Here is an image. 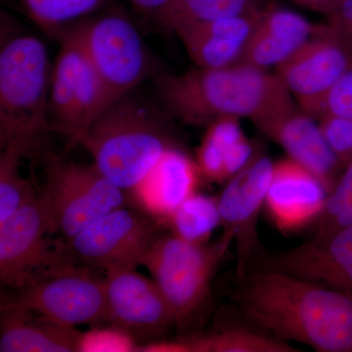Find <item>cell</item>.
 <instances>
[{"label":"cell","mask_w":352,"mask_h":352,"mask_svg":"<svg viewBox=\"0 0 352 352\" xmlns=\"http://www.w3.org/2000/svg\"><path fill=\"white\" fill-rule=\"evenodd\" d=\"M242 281L240 308L256 327L317 351H352L351 295L270 268Z\"/></svg>","instance_id":"cell-1"},{"label":"cell","mask_w":352,"mask_h":352,"mask_svg":"<svg viewBox=\"0 0 352 352\" xmlns=\"http://www.w3.org/2000/svg\"><path fill=\"white\" fill-rule=\"evenodd\" d=\"M160 107L189 124H210L224 117L261 124L295 108L292 94L275 74L249 65L160 73L154 78Z\"/></svg>","instance_id":"cell-2"},{"label":"cell","mask_w":352,"mask_h":352,"mask_svg":"<svg viewBox=\"0 0 352 352\" xmlns=\"http://www.w3.org/2000/svg\"><path fill=\"white\" fill-rule=\"evenodd\" d=\"M168 116L131 94L116 101L83 131L78 141L113 184L131 191L166 150L175 147Z\"/></svg>","instance_id":"cell-3"},{"label":"cell","mask_w":352,"mask_h":352,"mask_svg":"<svg viewBox=\"0 0 352 352\" xmlns=\"http://www.w3.org/2000/svg\"><path fill=\"white\" fill-rule=\"evenodd\" d=\"M50 66L47 48L36 36L2 39L0 50V147L24 146L29 157L43 151L52 132L50 119Z\"/></svg>","instance_id":"cell-4"},{"label":"cell","mask_w":352,"mask_h":352,"mask_svg":"<svg viewBox=\"0 0 352 352\" xmlns=\"http://www.w3.org/2000/svg\"><path fill=\"white\" fill-rule=\"evenodd\" d=\"M55 38L75 43L100 80L104 110L153 73L151 58L133 23L119 10L103 11L76 21Z\"/></svg>","instance_id":"cell-5"},{"label":"cell","mask_w":352,"mask_h":352,"mask_svg":"<svg viewBox=\"0 0 352 352\" xmlns=\"http://www.w3.org/2000/svg\"><path fill=\"white\" fill-rule=\"evenodd\" d=\"M234 242L224 232L212 244H194L171 234L160 235L146 254L142 266L170 305L175 326L185 327L207 302L217 268Z\"/></svg>","instance_id":"cell-6"},{"label":"cell","mask_w":352,"mask_h":352,"mask_svg":"<svg viewBox=\"0 0 352 352\" xmlns=\"http://www.w3.org/2000/svg\"><path fill=\"white\" fill-rule=\"evenodd\" d=\"M65 261L39 273L6 300L69 326L110 323L105 275Z\"/></svg>","instance_id":"cell-7"},{"label":"cell","mask_w":352,"mask_h":352,"mask_svg":"<svg viewBox=\"0 0 352 352\" xmlns=\"http://www.w3.org/2000/svg\"><path fill=\"white\" fill-rule=\"evenodd\" d=\"M41 196L53 234L61 235L64 242L126 204V192L94 164L75 163L55 155L46 157V186Z\"/></svg>","instance_id":"cell-8"},{"label":"cell","mask_w":352,"mask_h":352,"mask_svg":"<svg viewBox=\"0 0 352 352\" xmlns=\"http://www.w3.org/2000/svg\"><path fill=\"white\" fill-rule=\"evenodd\" d=\"M53 234L43 196L36 194L0 223V281L14 291L43 271L74 261L64 243L52 247Z\"/></svg>","instance_id":"cell-9"},{"label":"cell","mask_w":352,"mask_h":352,"mask_svg":"<svg viewBox=\"0 0 352 352\" xmlns=\"http://www.w3.org/2000/svg\"><path fill=\"white\" fill-rule=\"evenodd\" d=\"M61 50L50 78V119L52 132L68 138L69 150L78 145L88 126L104 111L100 80L80 48L58 38Z\"/></svg>","instance_id":"cell-10"},{"label":"cell","mask_w":352,"mask_h":352,"mask_svg":"<svg viewBox=\"0 0 352 352\" xmlns=\"http://www.w3.org/2000/svg\"><path fill=\"white\" fill-rule=\"evenodd\" d=\"M150 217L124 207L95 220L82 232L64 242L67 254L76 263L95 268L142 266L146 254L159 237Z\"/></svg>","instance_id":"cell-11"},{"label":"cell","mask_w":352,"mask_h":352,"mask_svg":"<svg viewBox=\"0 0 352 352\" xmlns=\"http://www.w3.org/2000/svg\"><path fill=\"white\" fill-rule=\"evenodd\" d=\"M351 61V44L330 25H322L300 50L275 68V75L295 96L300 110L318 120L326 97Z\"/></svg>","instance_id":"cell-12"},{"label":"cell","mask_w":352,"mask_h":352,"mask_svg":"<svg viewBox=\"0 0 352 352\" xmlns=\"http://www.w3.org/2000/svg\"><path fill=\"white\" fill-rule=\"evenodd\" d=\"M274 164L265 155H254L229 179L219 198L221 226L233 236L236 274L245 279L259 251L258 217L265 205Z\"/></svg>","instance_id":"cell-13"},{"label":"cell","mask_w":352,"mask_h":352,"mask_svg":"<svg viewBox=\"0 0 352 352\" xmlns=\"http://www.w3.org/2000/svg\"><path fill=\"white\" fill-rule=\"evenodd\" d=\"M106 289L110 323L140 337H161L171 326L175 317L161 289L153 279L138 268H105Z\"/></svg>","instance_id":"cell-14"},{"label":"cell","mask_w":352,"mask_h":352,"mask_svg":"<svg viewBox=\"0 0 352 352\" xmlns=\"http://www.w3.org/2000/svg\"><path fill=\"white\" fill-rule=\"evenodd\" d=\"M266 263L270 270L352 296V227L278 252Z\"/></svg>","instance_id":"cell-15"},{"label":"cell","mask_w":352,"mask_h":352,"mask_svg":"<svg viewBox=\"0 0 352 352\" xmlns=\"http://www.w3.org/2000/svg\"><path fill=\"white\" fill-rule=\"evenodd\" d=\"M328 195L314 173L287 157L274 164L265 207L280 231L294 232L320 217Z\"/></svg>","instance_id":"cell-16"},{"label":"cell","mask_w":352,"mask_h":352,"mask_svg":"<svg viewBox=\"0 0 352 352\" xmlns=\"http://www.w3.org/2000/svg\"><path fill=\"white\" fill-rule=\"evenodd\" d=\"M256 126L281 146L289 159L314 173L331 193L342 166L326 142L316 120L295 107Z\"/></svg>","instance_id":"cell-17"},{"label":"cell","mask_w":352,"mask_h":352,"mask_svg":"<svg viewBox=\"0 0 352 352\" xmlns=\"http://www.w3.org/2000/svg\"><path fill=\"white\" fill-rule=\"evenodd\" d=\"M259 14L254 7L239 15L190 25L176 36L198 68H226L240 63Z\"/></svg>","instance_id":"cell-18"},{"label":"cell","mask_w":352,"mask_h":352,"mask_svg":"<svg viewBox=\"0 0 352 352\" xmlns=\"http://www.w3.org/2000/svg\"><path fill=\"white\" fill-rule=\"evenodd\" d=\"M200 176L196 162L175 146L164 153L131 192L145 212L168 221L183 201L196 193Z\"/></svg>","instance_id":"cell-19"},{"label":"cell","mask_w":352,"mask_h":352,"mask_svg":"<svg viewBox=\"0 0 352 352\" xmlns=\"http://www.w3.org/2000/svg\"><path fill=\"white\" fill-rule=\"evenodd\" d=\"M318 28L288 9L261 10L239 64L265 71L276 68L300 50Z\"/></svg>","instance_id":"cell-20"},{"label":"cell","mask_w":352,"mask_h":352,"mask_svg":"<svg viewBox=\"0 0 352 352\" xmlns=\"http://www.w3.org/2000/svg\"><path fill=\"white\" fill-rule=\"evenodd\" d=\"M0 351L78 352L80 332L2 300Z\"/></svg>","instance_id":"cell-21"},{"label":"cell","mask_w":352,"mask_h":352,"mask_svg":"<svg viewBox=\"0 0 352 352\" xmlns=\"http://www.w3.org/2000/svg\"><path fill=\"white\" fill-rule=\"evenodd\" d=\"M254 155L239 119L224 117L208 124L197 150L196 163L201 176L222 182L243 170Z\"/></svg>","instance_id":"cell-22"},{"label":"cell","mask_w":352,"mask_h":352,"mask_svg":"<svg viewBox=\"0 0 352 352\" xmlns=\"http://www.w3.org/2000/svg\"><path fill=\"white\" fill-rule=\"evenodd\" d=\"M173 235L194 244H206L221 226L219 199L194 193L168 219Z\"/></svg>","instance_id":"cell-23"},{"label":"cell","mask_w":352,"mask_h":352,"mask_svg":"<svg viewBox=\"0 0 352 352\" xmlns=\"http://www.w3.org/2000/svg\"><path fill=\"white\" fill-rule=\"evenodd\" d=\"M252 8L251 0H173L159 25L176 34L190 25L239 15Z\"/></svg>","instance_id":"cell-24"},{"label":"cell","mask_w":352,"mask_h":352,"mask_svg":"<svg viewBox=\"0 0 352 352\" xmlns=\"http://www.w3.org/2000/svg\"><path fill=\"white\" fill-rule=\"evenodd\" d=\"M191 352H295L284 340L248 329H227L186 339Z\"/></svg>","instance_id":"cell-25"},{"label":"cell","mask_w":352,"mask_h":352,"mask_svg":"<svg viewBox=\"0 0 352 352\" xmlns=\"http://www.w3.org/2000/svg\"><path fill=\"white\" fill-rule=\"evenodd\" d=\"M28 16L54 36L67 25L103 10L111 0H20Z\"/></svg>","instance_id":"cell-26"},{"label":"cell","mask_w":352,"mask_h":352,"mask_svg":"<svg viewBox=\"0 0 352 352\" xmlns=\"http://www.w3.org/2000/svg\"><path fill=\"white\" fill-rule=\"evenodd\" d=\"M29 157L27 149L18 143L1 148L0 154V223L31 201L34 189L20 173L21 162Z\"/></svg>","instance_id":"cell-27"},{"label":"cell","mask_w":352,"mask_h":352,"mask_svg":"<svg viewBox=\"0 0 352 352\" xmlns=\"http://www.w3.org/2000/svg\"><path fill=\"white\" fill-rule=\"evenodd\" d=\"M314 237H325L340 229L352 227V162L344 168L337 184L326 200L320 217L316 220Z\"/></svg>","instance_id":"cell-28"},{"label":"cell","mask_w":352,"mask_h":352,"mask_svg":"<svg viewBox=\"0 0 352 352\" xmlns=\"http://www.w3.org/2000/svg\"><path fill=\"white\" fill-rule=\"evenodd\" d=\"M138 346L133 335L112 325L80 333L78 352H132L136 351Z\"/></svg>","instance_id":"cell-29"},{"label":"cell","mask_w":352,"mask_h":352,"mask_svg":"<svg viewBox=\"0 0 352 352\" xmlns=\"http://www.w3.org/2000/svg\"><path fill=\"white\" fill-rule=\"evenodd\" d=\"M326 142L342 168L352 162V119L326 113L318 120Z\"/></svg>","instance_id":"cell-30"},{"label":"cell","mask_w":352,"mask_h":352,"mask_svg":"<svg viewBox=\"0 0 352 352\" xmlns=\"http://www.w3.org/2000/svg\"><path fill=\"white\" fill-rule=\"evenodd\" d=\"M326 113L342 116L352 119V61L339 82L326 97L322 105L319 119Z\"/></svg>","instance_id":"cell-31"},{"label":"cell","mask_w":352,"mask_h":352,"mask_svg":"<svg viewBox=\"0 0 352 352\" xmlns=\"http://www.w3.org/2000/svg\"><path fill=\"white\" fill-rule=\"evenodd\" d=\"M328 24L352 45V0H342L335 13L329 17Z\"/></svg>","instance_id":"cell-32"},{"label":"cell","mask_w":352,"mask_h":352,"mask_svg":"<svg viewBox=\"0 0 352 352\" xmlns=\"http://www.w3.org/2000/svg\"><path fill=\"white\" fill-rule=\"evenodd\" d=\"M129 1L139 12L151 18L160 24L173 0H129Z\"/></svg>","instance_id":"cell-33"},{"label":"cell","mask_w":352,"mask_h":352,"mask_svg":"<svg viewBox=\"0 0 352 352\" xmlns=\"http://www.w3.org/2000/svg\"><path fill=\"white\" fill-rule=\"evenodd\" d=\"M136 351L140 352H191L186 339L180 340H155L138 344Z\"/></svg>","instance_id":"cell-34"},{"label":"cell","mask_w":352,"mask_h":352,"mask_svg":"<svg viewBox=\"0 0 352 352\" xmlns=\"http://www.w3.org/2000/svg\"><path fill=\"white\" fill-rule=\"evenodd\" d=\"M298 6L330 17L337 10L342 0H293Z\"/></svg>","instance_id":"cell-35"}]
</instances>
